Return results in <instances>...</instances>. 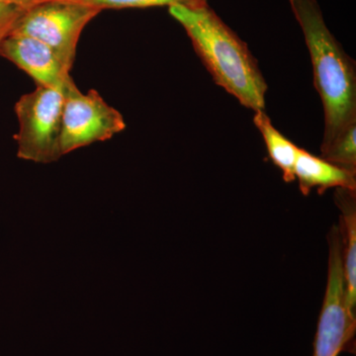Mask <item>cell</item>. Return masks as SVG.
Returning <instances> with one entry per match:
<instances>
[{"label": "cell", "instance_id": "cell-1", "mask_svg": "<svg viewBox=\"0 0 356 356\" xmlns=\"http://www.w3.org/2000/svg\"><path fill=\"white\" fill-rule=\"evenodd\" d=\"M168 11L184 28L215 83L245 108L266 109L268 86L247 43L209 6H170Z\"/></svg>", "mask_w": 356, "mask_h": 356}, {"label": "cell", "instance_id": "cell-2", "mask_svg": "<svg viewBox=\"0 0 356 356\" xmlns=\"http://www.w3.org/2000/svg\"><path fill=\"white\" fill-rule=\"evenodd\" d=\"M313 67L314 86L325 114L321 149L356 123V65L325 24L317 0H289Z\"/></svg>", "mask_w": 356, "mask_h": 356}, {"label": "cell", "instance_id": "cell-3", "mask_svg": "<svg viewBox=\"0 0 356 356\" xmlns=\"http://www.w3.org/2000/svg\"><path fill=\"white\" fill-rule=\"evenodd\" d=\"M64 102L62 93L43 86L21 96L14 107L19 124V130L14 136L18 158L51 163L63 156L60 133Z\"/></svg>", "mask_w": 356, "mask_h": 356}, {"label": "cell", "instance_id": "cell-4", "mask_svg": "<svg viewBox=\"0 0 356 356\" xmlns=\"http://www.w3.org/2000/svg\"><path fill=\"white\" fill-rule=\"evenodd\" d=\"M102 11L76 2L48 0L25 10L10 35L38 40L55 51L65 67L72 70L84 27Z\"/></svg>", "mask_w": 356, "mask_h": 356}, {"label": "cell", "instance_id": "cell-5", "mask_svg": "<svg viewBox=\"0 0 356 356\" xmlns=\"http://www.w3.org/2000/svg\"><path fill=\"white\" fill-rule=\"evenodd\" d=\"M327 242V284L314 341L313 356H339L351 346L355 336L356 316L346 301L343 247L339 226L332 227Z\"/></svg>", "mask_w": 356, "mask_h": 356}, {"label": "cell", "instance_id": "cell-6", "mask_svg": "<svg viewBox=\"0 0 356 356\" xmlns=\"http://www.w3.org/2000/svg\"><path fill=\"white\" fill-rule=\"evenodd\" d=\"M126 128L118 110L105 102L95 89L86 95L79 89L65 96L60 151L63 156L95 142L111 139Z\"/></svg>", "mask_w": 356, "mask_h": 356}, {"label": "cell", "instance_id": "cell-7", "mask_svg": "<svg viewBox=\"0 0 356 356\" xmlns=\"http://www.w3.org/2000/svg\"><path fill=\"white\" fill-rule=\"evenodd\" d=\"M0 57L29 74L37 86L57 90L64 97L79 89L57 54L38 40L9 35L0 46Z\"/></svg>", "mask_w": 356, "mask_h": 356}, {"label": "cell", "instance_id": "cell-8", "mask_svg": "<svg viewBox=\"0 0 356 356\" xmlns=\"http://www.w3.org/2000/svg\"><path fill=\"white\" fill-rule=\"evenodd\" d=\"M295 179L298 180L300 191L308 195L312 189L323 194L329 188H348L356 191V173L344 170L299 149L294 170Z\"/></svg>", "mask_w": 356, "mask_h": 356}, {"label": "cell", "instance_id": "cell-9", "mask_svg": "<svg viewBox=\"0 0 356 356\" xmlns=\"http://www.w3.org/2000/svg\"><path fill=\"white\" fill-rule=\"evenodd\" d=\"M334 201L341 210L339 231L343 247L346 301L351 311L356 307V191L336 188Z\"/></svg>", "mask_w": 356, "mask_h": 356}, {"label": "cell", "instance_id": "cell-10", "mask_svg": "<svg viewBox=\"0 0 356 356\" xmlns=\"http://www.w3.org/2000/svg\"><path fill=\"white\" fill-rule=\"evenodd\" d=\"M254 123L261 132L269 158L282 172L283 179L287 184L295 180V165L298 158L299 147L293 144L277 130L264 110L254 112Z\"/></svg>", "mask_w": 356, "mask_h": 356}, {"label": "cell", "instance_id": "cell-11", "mask_svg": "<svg viewBox=\"0 0 356 356\" xmlns=\"http://www.w3.org/2000/svg\"><path fill=\"white\" fill-rule=\"evenodd\" d=\"M356 123L348 128L332 140L325 149H321V158L332 165L356 173Z\"/></svg>", "mask_w": 356, "mask_h": 356}, {"label": "cell", "instance_id": "cell-12", "mask_svg": "<svg viewBox=\"0 0 356 356\" xmlns=\"http://www.w3.org/2000/svg\"><path fill=\"white\" fill-rule=\"evenodd\" d=\"M84 6L106 8H147L156 6H185L195 8L208 6V0H65Z\"/></svg>", "mask_w": 356, "mask_h": 356}, {"label": "cell", "instance_id": "cell-13", "mask_svg": "<svg viewBox=\"0 0 356 356\" xmlns=\"http://www.w3.org/2000/svg\"><path fill=\"white\" fill-rule=\"evenodd\" d=\"M25 10L0 2V46L2 42L10 35L13 26Z\"/></svg>", "mask_w": 356, "mask_h": 356}, {"label": "cell", "instance_id": "cell-14", "mask_svg": "<svg viewBox=\"0 0 356 356\" xmlns=\"http://www.w3.org/2000/svg\"><path fill=\"white\" fill-rule=\"evenodd\" d=\"M44 1H48V0H0L2 3L19 7L23 10H28V9L32 8L33 6H38V4L43 3Z\"/></svg>", "mask_w": 356, "mask_h": 356}]
</instances>
